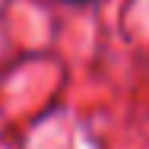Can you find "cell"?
I'll list each match as a JSON object with an SVG mask.
<instances>
[{"instance_id":"obj_1","label":"cell","mask_w":149,"mask_h":149,"mask_svg":"<svg viewBox=\"0 0 149 149\" xmlns=\"http://www.w3.org/2000/svg\"><path fill=\"white\" fill-rule=\"evenodd\" d=\"M60 3H70V6H86V3H98V0H60Z\"/></svg>"}]
</instances>
